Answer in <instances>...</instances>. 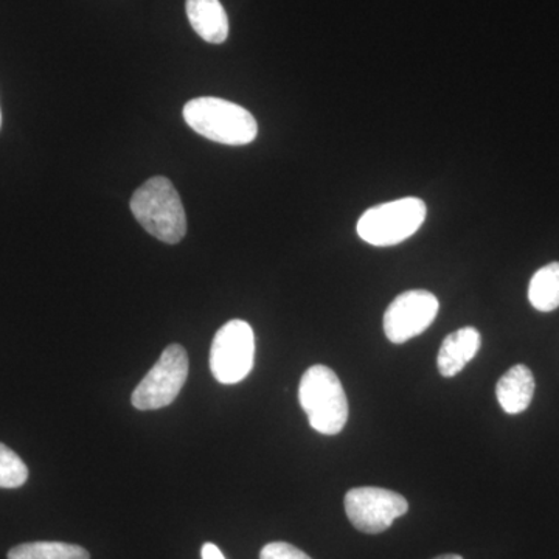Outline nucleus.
<instances>
[{
	"label": "nucleus",
	"instance_id": "nucleus-11",
	"mask_svg": "<svg viewBox=\"0 0 559 559\" xmlns=\"http://www.w3.org/2000/svg\"><path fill=\"white\" fill-rule=\"evenodd\" d=\"M191 27L210 44H223L229 36V17L219 0H187Z\"/></svg>",
	"mask_w": 559,
	"mask_h": 559
},
{
	"label": "nucleus",
	"instance_id": "nucleus-17",
	"mask_svg": "<svg viewBox=\"0 0 559 559\" xmlns=\"http://www.w3.org/2000/svg\"><path fill=\"white\" fill-rule=\"evenodd\" d=\"M433 559H463L462 557H460V555H441V557H437V558H433Z\"/></svg>",
	"mask_w": 559,
	"mask_h": 559
},
{
	"label": "nucleus",
	"instance_id": "nucleus-5",
	"mask_svg": "<svg viewBox=\"0 0 559 559\" xmlns=\"http://www.w3.org/2000/svg\"><path fill=\"white\" fill-rule=\"evenodd\" d=\"M255 359V334L245 320L221 326L210 348V370L219 384H238L249 377Z\"/></svg>",
	"mask_w": 559,
	"mask_h": 559
},
{
	"label": "nucleus",
	"instance_id": "nucleus-1",
	"mask_svg": "<svg viewBox=\"0 0 559 559\" xmlns=\"http://www.w3.org/2000/svg\"><path fill=\"white\" fill-rule=\"evenodd\" d=\"M183 119L202 138L223 145H249L259 134L255 117L224 98H193L183 106Z\"/></svg>",
	"mask_w": 559,
	"mask_h": 559
},
{
	"label": "nucleus",
	"instance_id": "nucleus-12",
	"mask_svg": "<svg viewBox=\"0 0 559 559\" xmlns=\"http://www.w3.org/2000/svg\"><path fill=\"white\" fill-rule=\"evenodd\" d=\"M528 300L532 307L540 312H550L559 308L558 261L535 272L530 280Z\"/></svg>",
	"mask_w": 559,
	"mask_h": 559
},
{
	"label": "nucleus",
	"instance_id": "nucleus-8",
	"mask_svg": "<svg viewBox=\"0 0 559 559\" xmlns=\"http://www.w3.org/2000/svg\"><path fill=\"white\" fill-rule=\"evenodd\" d=\"M439 299L425 289L400 294L384 314V333L393 344H404L425 333L439 314Z\"/></svg>",
	"mask_w": 559,
	"mask_h": 559
},
{
	"label": "nucleus",
	"instance_id": "nucleus-2",
	"mask_svg": "<svg viewBox=\"0 0 559 559\" xmlns=\"http://www.w3.org/2000/svg\"><path fill=\"white\" fill-rule=\"evenodd\" d=\"M131 212L143 229L167 245H178L187 234V216L171 180L156 176L131 198Z\"/></svg>",
	"mask_w": 559,
	"mask_h": 559
},
{
	"label": "nucleus",
	"instance_id": "nucleus-15",
	"mask_svg": "<svg viewBox=\"0 0 559 559\" xmlns=\"http://www.w3.org/2000/svg\"><path fill=\"white\" fill-rule=\"evenodd\" d=\"M260 559H311L305 551L288 543L266 544L260 551Z\"/></svg>",
	"mask_w": 559,
	"mask_h": 559
},
{
	"label": "nucleus",
	"instance_id": "nucleus-14",
	"mask_svg": "<svg viewBox=\"0 0 559 559\" xmlns=\"http://www.w3.org/2000/svg\"><path fill=\"white\" fill-rule=\"evenodd\" d=\"M27 479L28 468L24 460L0 443V488H20Z\"/></svg>",
	"mask_w": 559,
	"mask_h": 559
},
{
	"label": "nucleus",
	"instance_id": "nucleus-18",
	"mask_svg": "<svg viewBox=\"0 0 559 559\" xmlns=\"http://www.w3.org/2000/svg\"><path fill=\"white\" fill-rule=\"evenodd\" d=\"M0 128H2V110H0Z\"/></svg>",
	"mask_w": 559,
	"mask_h": 559
},
{
	"label": "nucleus",
	"instance_id": "nucleus-10",
	"mask_svg": "<svg viewBox=\"0 0 559 559\" xmlns=\"http://www.w3.org/2000/svg\"><path fill=\"white\" fill-rule=\"evenodd\" d=\"M535 377L527 366L511 367L496 385V395L502 409L510 415L527 411L535 395Z\"/></svg>",
	"mask_w": 559,
	"mask_h": 559
},
{
	"label": "nucleus",
	"instance_id": "nucleus-13",
	"mask_svg": "<svg viewBox=\"0 0 559 559\" xmlns=\"http://www.w3.org/2000/svg\"><path fill=\"white\" fill-rule=\"evenodd\" d=\"M9 559H91L87 550L75 544L39 543L21 544L9 551Z\"/></svg>",
	"mask_w": 559,
	"mask_h": 559
},
{
	"label": "nucleus",
	"instance_id": "nucleus-16",
	"mask_svg": "<svg viewBox=\"0 0 559 559\" xmlns=\"http://www.w3.org/2000/svg\"><path fill=\"white\" fill-rule=\"evenodd\" d=\"M201 558L202 559H226V557H224V555H223V551H221L218 549V547H216L215 544H212V543H205L204 546H202Z\"/></svg>",
	"mask_w": 559,
	"mask_h": 559
},
{
	"label": "nucleus",
	"instance_id": "nucleus-6",
	"mask_svg": "<svg viewBox=\"0 0 559 559\" xmlns=\"http://www.w3.org/2000/svg\"><path fill=\"white\" fill-rule=\"evenodd\" d=\"M187 378L189 356L180 345H170L132 392V406L138 411H157L170 406L186 385Z\"/></svg>",
	"mask_w": 559,
	"mask_h": 559
},
{
	"label": "nucleus",
	"instance_id": "nucleus-9",
	"mask_svg": "<svg viewBox=\"0 0 559 559\" xmlns=\"http://www.w3.org/2000/svg\"><path fill=\"white\" fill-rule=\"evenodd\" d=\"M480 344V333L473 326H465L448 334L437 358L441 377L452 378L465 369L466 364L479 352Z\"/></svg>",
	"mask_w": 559,
	"mask_h": 559
},
{
	"label": "nucleus",
	"instance_id": "nucleus-7",
	"mask_svg": "<svg viewBox=\"0 0 559 559\" xmlns=\"http://www.w3.org/2000/svg\"><path fill=\"white\" fill-rule=\"evenodd\" d=\"M409 511L406 498L390 489L360 487L345 495V513L359 532L378 535Z\"/></svg>",
	"mask_w": 559,
	"mask_h": 559
},
{
	"label": "nucleus",
	"instance_id": "nucleus-3",
	"mask_svg": "<svg viewBox=\"0 0 559 559\" xmlns=\"http://www.w3.org/2000/svg\"><path fill=\"white\" fill-rule=\"evenodd\" d=\"M299 401L312 429L337 436L347 425L348 400L342 382L325 366H312L300 381Z\"/></svg>",
	"mask_w": 559,
	"mask_h": 559
},
{
	"label": "nucleus",
	"instance_id": "nucleus-4",
	"mask_svg": "<svg viewBox=\"0 0 559 559\" xmlns=\"http://www.w3.org/2000/svg\"><path fill=\"white\" fill-rule=\"evenodd\" d=\"M428 209L419 198H401L370 207L358 221L360 240L389 248L409 240L425 223Z\"/></svg>",
	"mask_w": 559,
	"mask_h": 559
}]
</instances>
